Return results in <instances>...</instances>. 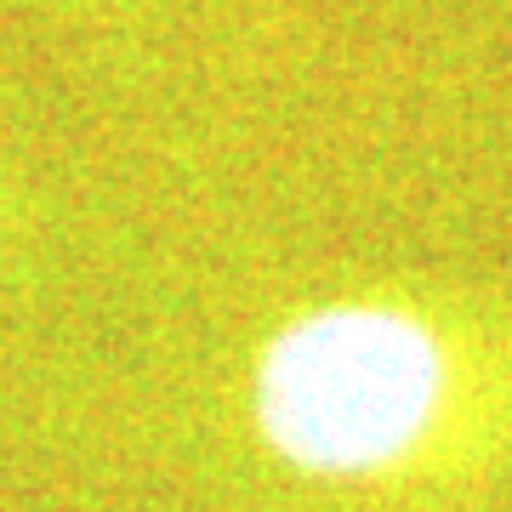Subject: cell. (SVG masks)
I'll use <instances>...</instances> for the list:
<instances>
[{
	"label": "cell",
	"instance_id": "1",
	"mask_svg": "<svg viewBox=\"0 0 512 512\" xmlns=\"http://www.w3.org/2000/svg\"><path fill=\"white\" fill-rule=\"evenodd\" d=\"M456 336L399 296L296 308L251 359L256 444L313 484H370L416 467L461 410Z\"/></svg>",
	"mask_w": 512,
	"mask_h": 512
}]
</instances>
